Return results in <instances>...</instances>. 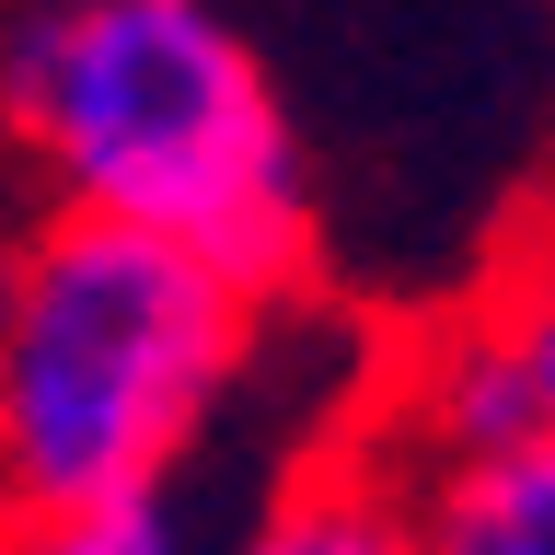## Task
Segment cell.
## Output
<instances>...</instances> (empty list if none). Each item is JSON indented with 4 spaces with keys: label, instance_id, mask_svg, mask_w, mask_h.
Instances as JSON below:
<instances>
[{
    "label": "cell",
    "instance_id": "cell-5",
    "mask_svg": "<svg viewBox=\"0 0 555 555\" xmlns=\"http://www.w3.org/2000/svg\"><path fill=\"white\" fill-rule=\"evenodd\" d=\"M405 486H416V555H555V440Z\"/></svg>",
    "mask_w": 555,
    "mask_h": 555
},
{
    "label": "cell",
    "instance_id": "cell-3",
    "mask_svg": "<svg viewBox=\"0 0 555 555\" xmlns=\"http://www.w3.org/2000/svg\"><path fill=\"white\" fill-rule=\"evenodd\" d=\"M544 440V405H532V371L498 312H440L428 336H405L382 359L371 393V451L393 475H451V463H498V451Z\"/></svg>",
    "mask_w": 555,
    "mask_h": 555
},
{
    "label": "cell",
    "instance_id": "cell-6",
    "mask_svg": "<svg viewBox=\"0 0 555 555\" xmlns=\"http://www.w3.org/2000/svg\"><path fill=\"white\" fill-rule=\"evenodd\" d=\"M232 463V451H220ZM208 463L197 486H173L151 509H104V520H47V532H12V555H232L243 520L267 509L289 475H220Z\"/></svg>",
    "mask_w": 555,
    "mask_h": 555
},
{
    "label": "cell",
    "instance_id": "cell-7",
    "mask_svg": "<svg viewBox=\"0 0 555 555\" xmlns=\"http://www.w3.org/2000/svg\"><path fill=\"white\" fill-rule=\"evenodd\" d=\"M486 312L509 324V347H520V371H532V405H544V440H555V232L520 255L498 289H486Z\"/></svg>",
    "mask_w": 555,
    "mask_h": 555
},
{
    "label": "cell",
    "instance_id": "cell-4",
    "mask_svg": "<svg viewBox=\"0 0 555 555\" xmlns=\"http://www.w3.org/2000/svg\"><path fill=\"white\" fill-rule=\"evenodd\" d=\"M232 555H416V486L371 451V428L312 451L267 509L243 520Z\"/></svg>",
    "mask_w": 555,
    "mask_h": 555
},
{
    "label": "cell",
    "instance_id": "cell-2",
    "mask_svg": "<svg viewBox=\"0 0 555 555\" xmlns=\"http://www.w3.org/2000/svg\"><path fill=\"white\" fill-rule=\"evenodd\" d=\"M12 139L47 208L163 232L255 301L312 289L301 128L220 0H35L12 24Z\"/></svg>",
    "mask_w": 555,
    "mask_h": 555
},
{
    "label": "cell",
    "instance_id": "cell-1",
    "mask_svg": "<svg viewBox=\"0 0 555 555\" xmlns=\"http://www.w3.org/2000/svg\"><path fill=\"white\" fill-rule=\"evenodd\" d=\"M278 301L93 208H35L0 278V486L12 532L197 486L255 405Z\"/></svg>",
    "mask_w": 555,
    "mask_h": 555
}]
</instances>
